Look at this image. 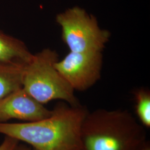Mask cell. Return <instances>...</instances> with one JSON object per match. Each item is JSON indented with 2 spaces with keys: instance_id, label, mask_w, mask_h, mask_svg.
I'll return each mask as SVG.
<instances>
[{
  "instance_id": "4",
  "label": "cell",
  "mask_w": 150,
  "mask_h": 150,
  "mask_svg": "<svg viewBox=\"0 0 150 150\" xmlns=\"http://www.w3.org/2000/svg\"><path fill=\"white\" fill-rule=\"evenodd\" d=\"M62 28V38L71 52H101L110 33L99 27L94 16L79 7L69 8L56 16Z\"/></svg>"
},
{
  "instance_id": "8",
  "label": "cell",
  "mask_w": 150,
  "mask_h": 150,
  "mask_svg": "<svg viewBox=\"0 0 150 150\" xmlns=\"http://www.w3.org/2000/svg\"><path fill=\"white\" fill-rule=\"evenodd\" d=\"M26 65L0 62V101L22 87V77Z\"/></svg>"
},
{
  "instance_id": "6",
  "label": "cell",
  "mask_w": 150,
  "mask_h": 150,
  "mask_svg": "<svg viewBox=\"0 0 150 150\" xmlns=\"http://www.w3.org/2000/svg\"><path fill=\"white\" fill-rule=\"evenodd\" d=\"M51 114L52 110L35 100L22 87L0 101V122L11 119L33 122L47 118Z\"/></svg>"
},
{
  "instance_id": "2",
  "label": "cell",
  "mask_w": 150,
  "mask_h": 150,
  "mask_svg": "<svg viewBox=\"0 0 150 150\" xmlns=\"http://www.w3.org/2000/svg\"><path fill=\"white\" fill-rule=\"evenodd\" d=\"M146 137L144 127L127 111L98 109L84 119L81 150H141Z\"/></svg>"
},
{
  "instance_id": "12",
  "label": "cell",
  "mask_w": 150,
  "mask_h": 150,
  "mask_svg": "<svg viewBox=\"0 0 150 150\" xmlns=\"http://www.w3.org/2000/svg\"><path fill=\"white\" fill-rule=\"evenodd\" d=\"M141 150H150V146L149 142H147L146 143L145 146L142 147V149Z\"/></svg>"
},
{
  "instance_id": "9",
  "label": "cell",
  "mask_w": 150,
  "mask_h": 150,
  "mask_svg": "<svg viewBox=\"0 0 150 150\" xmlns=\"http://www.w3.org/2000/svg\"><path fill=\"white\" fill-rule=\"evenodd\" d=\"M136 113L141 124L145 127H150V92L139 89L134 93Z\"/></svg>"
},
{
  "instance_id": "10",
  "label": "cell",
  "mask_w": 150,
  "mask_h": 150,
  "mask_svg": "<svg viewBox=\"0 0 150 150\" xmlns=\"http://www.w3.org/2000/svg\"><path fill=\"white\" fill-rule=\"evenodd\" d=\"M18 144V140L9 136H6L2 143L0 145V150H15Z\"/></svg>"
},
{
  "instance_id": "3",
  "label": "cell",
  "mask_w": 150,
  "mask_h": 150,
  "mask_svg": "<svg viewBox=\"0 0 150 150\" xmlns=\"http://www.w3.org/2000/svg\"><path fill=\"white\" fill-rule=\"evenodd\" d=\"M58 60L56 51L45 48L36 54L25 67L22 88L35 100L44 105L55 100L72 106H80L74 89L54 67Z\"/></svg>"
},
{
  "instance_id": "1",
  "label": "cell",
  "mask_w": 150,
  "mask_h": 150,
  "mask_svg": "<svg viewBox=\"0 0 150 150\" xmlns=\"http://www.w3.org/2000/svg\"><path fill=\"white\" fill-rule=\"evenodd\" d=\"M88 111L59 103L47 118L24 123L0 122V134L36 150H81V131Z\"/></svg>"
},
{
  "instance_id": "7",
  "label": "cell",
  "mask_w": 150,
  "mask_h": 150,
  "mask_svg": "<svg viewBox=\"0 0 150 150\" xmlns=\"http://www.w3.org/2000/svg\"><path fill=\"white\" fill-rule=\"evenodd\" d=\"M33 56L21 40L0 30V62L26 65Z\"/></svg>"
},
{
  "instance_id": "11",
  "label": "cell",
  "mask_w": 150,
  "mask_h": 150,
  "mask_svg": "<svg viewBox=\"0 0 150 150\" xmlns=\"http://www.w3.org/2000/svg\"><path fill=\"white\" fill-rule=\"evenodd\" d=\"M15 150H36L32 147H28L25 145H19V144L16 146Z\"/></svg>"
},
{
  "instance_id": "5",
  "label": "cell",
  "mask_w": 150,
  "mask_h": 150,
  "mask_svg": "<svg viewBox=\"0 0 150 150\" xmlns=\"http://www.w3.org/2000/svg\"><path fill=\"white\" fill-rule=\"evenodd\" d=\"M102 57L101 52H70L54 67L74 90L85 91L99 80Z\"/></svg>"
}]
</instances>
